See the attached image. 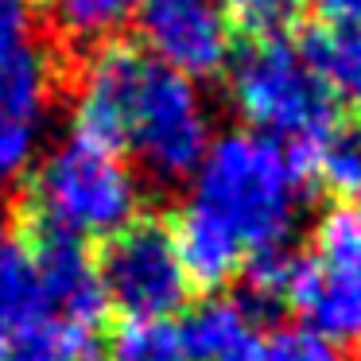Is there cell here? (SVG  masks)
<instances>
[{"instance_id": "6", "label": "cell", "mask_w": 361, "mask_h": 361, "mask_svg": "<svg viewBox=\"0 0 361 361\" xmlns=\"http://www.w3.org/2000/svg\"><path fill=\"white\" fill-rule=\"evenodd\" d=\"M206 152H210V128L195 86L152 55L136 94L128 156L140 164V175L156 190H171L198 175Z\"/></svg>"}, {"instance_id": "18", "label": "cell", "mask_w": 361, "mask_h": 361, "mask_svg": "<svg viewBox=\"0 0 361 361\" xmlns=\"http://www.w3.org/2000/svg\"><path fill=\"white\" fill-rule=\"evenodd\" d=\"M314 16L330 24H361V0H314Z\"/></svg>"}, {"instance_id": "17", "label": "cell", "mask_w": 361, "mask_h": 361, "mask_svg": "<svg viewBox=\"0 0 361 361\" xmlns=\"http://www.w3.org/2000/svg\"><path fill=\"white\" fill-rule=\"evenodd\" d=\"M264 361H350L338 342L314 334L311 326H276L264 334Z\"/></svg>"}, {"instance_id": "16", "label": "cell", "mask_w": 361, "mask_h": 361, "mask_svg": "<svg viewBox=\"0 0 361 361\" xmlns=\"http://www.w3.org/2000/svg\"><path fill=\"white\" fill-rule=\"evenodd\" d=\"M311 0H221L233 39L257 35H288Z\"/></svg>"}, {"instance_id": "11", "label": "cell", "mask_w": 361, "mask_h": 361, "mask_svg": "<svg viewBox=\"0 0 361 361\" xmlns=\"http://www.w3.org/2000/svg\"><path fill=\"white\" fill-rule=\"evenodd\" d=\"M175 334L190 361H226L229 353L249 345L260 334V326L245 311L241 299L218 291V295H202L195 307H187L183 319L175 322Z\"/></svg>"}, {"instance_id": "5", "label": "cell", "mask_w": 361, "mask_h": 361, "mask_svg": "<svg viewBox=\"0 0 361 361\" xmlns=\"http://www.w3.org/2000/svg\"><path fill=\"white\" fill-rule=\"evenodd\" d=\"M291 311L330 342L361 345V202L334 198L299 257Z\"/></svg>"}, {"instance_id": "20", "label": "cell", "mask_w": 361, "mask_h": 361, "mask_svg": "<svg viewBox=\"0 0 361 361\" xmlns=\"http://www.w3.org/2000/svg\"><path fill=\"white\" fill-rule=\"evenodd\" d=\"M12 241V214H8V202L0 198V245Z\"/></svg>"}, {"instance_id": "2", "label": "cell", "mask_w": 361, "mask_h": 361, "mask_svg": "<svg viewBox=\"0 0 361 361\" xmlns=\"http://www.w3.org/2000/svg\"><path fill=\"white\" fill-rule=\"evenodd\" d=\"M226 86L233 109L280 144H322L342 121V109L299 59L291 35L233 39Z\"/></svg>"}, {"instance_id": "8", "label": "cell", "mask_w": 361, "mask_h": 361, "mask_svg": "<svg viewBox=\"0 0 361 361\" xmlns=\"http://www.w3.org/2000/svg\"><path fill=\"white\" fill-rule=\"evenodd\" d=\"M133 32L183 78H214L233 51L221 0H140Z\"/></svg>"}, {"instance_id": "23", "label": "cell", "mask_w": 361, "mask_h": 361, "mask_svg": "<svg viewBox=\"0 0 361 361\" xmlns=\"http://www.w3.org/2000/svg\"><path fill=\"white\" fill-rule=\"evenodd\" d=\"M350 361H361V345H357V353H353V357Z\"/></svg>"}, {"instance_id": "19", "label": "cell", "mask_w": 361, "mask_h": 361, "mask_svg": "<svg viewBox=\"0 0 361 361\" xmlns=\"http://www.w3.org/2000/svg\"><path fill=\"white\" fill-rule=\"evenodd\" d=\"M226 361H264V334H257L249 345H241L237 353H229Z\"/></svg>"}, {"instance_id": "15", "label": "cell", "mask_w": 361, "mask_h": 361, "mask_svg": "<svg viewBox=\"0 0 361 361\" xmlns=\"http://www.w3.org/2000/svg\"><path fill=\"white\" fill-rule=\"evenodd\" d=\"M105 361H190L175 322H121Z\"/></svg>"}, {"instance_id": "1", "label": "cell", "mask_w": 361, "mask_h": 361, "mask_svg": "<svg viewBox=\"0 0 361 361\" xmlns=\"http://www.w3.org/2000/svg\"><path fill=\"white\" fill-rule=\"evenodd\" d=\"M307 187L291 171L288 148L264 133H233L210 144L190 202L218 214L245 249L291 241L295 210Z\"/></svg>"}, {"instance_id": "13", "label": "cell", "mask_w": 361, "mask_h": 361, "mask_svg": "<svg viewBox=\"0 0 361 361\" xmlns=\"http://www.w3.org/2000/svg\"><path fill=\"white\" fill-rule=\"evenodd\" d=\"M314 187L361 202V121H338L314 159Z\"/></svg>"}, {"instance_id": "10", "label": "cell", "mask_w": 361, "mask_h": 361, "mask_svg": "<svg viewBox=\"0 0 361 361\" xmlns=\"http://www.w3.org/2000/svg\"><path fill=\"white\" fill-rule=\"evenodd\" d=\"M288 35L299 59L334 97L342 117L361 121V24H330L319 16H299Z\"/></svg>"}, {"instance_id": "3", "label": "cell", "mask_w": 361, "mask_h": 361, "mask_svg": "<svg viewBox=\"0 0 361 361\" xmlns=\"http://www.w3.org/2000/svg\"><path fill=\"white\" fill-rule=\"evenodd\" d=\"M16 195L71 233L97 241L140 214V183L125 167V156H113L86 140L63 144L55 156L32 167Z\"/></svg>"}, {"instance_id": "7", "label": "cell", "mask_w": 361, "mask_h": 361, "mask_svg": "<svg viewBox=\"0 0 361 361\" xmlns=\"http://www.w3.org/2000/svg\"><path fill=\"white\" fill-rule=\"evenodd\" d=\"M47 102L59 94L27 0H0V179L24 171Z\"/></svg>"}, {"instance_id": "12", "label": "cell", "mask_w": 361, "mask_h": 361, "mask_svg": "<svg viewBox=\"0 0 361 361\" xmlns=\"http://www.w3.org/2000/svg\"><path fill=\"white\" fill-rule=\"evenodd\" d=\"M43 319H51V314H47L39 276H35L27 252L12 237V241L0 245V330L20 334V330L35 326Z\"/></svg>"}, {"instance_id": "14", "label": "cell", "mask_w": 361, "mask_h": 361, "mask_svg": "<svg viewBox=\"0 0 361 361\" xmlns=\"http://www.w3.org/2000/svg\"><path fill=\"white\" fill-rule=\"evenodd\" d=\"M90 345H94V334L74 330L55 319H43L35 326L12 334L4 361H78Z\"/></svg>"}, {"instance_id": "22", "label": "cell", "mask_w": 361, "mask_h": 361, "mask_svg": "<svg viewBox=\"0 0 361 361\" xmlns=\"http://www.w3.org/2000/svg\"><path fill=\"white\" fill-rule=\"evenodd\" d=\"M4 353H8V334L0 330V361H4Z\"/></svg>"}, {"instance_id": "21", "label": "cell", "mask_w": 361, "mask_h": 361, "mask_svg": "<svg viewBox=\"0 0 361 361\" xmlns=\"http://www.w3.org/2000/svg\"><path fill=\"white\" fill-rule=\"evenodd\" d=\"M78 361H105V353H102V350H97V345H90V350H86V353H82V357H78Z\"/></svg>"}, {"instance_id": "4", "label": "cell", "mask_w": 361, "mask_h": 361, "mask_svg": "<svg viewBox=\"0 0 361 361\" xmlns=\"http://www.w3.org/2000/svg\"><path fill=\"white\" fill-rule=\"evenodd\" d=\"M90 252L109 314L121 322H167L187 311L190 280L164 214L140 210L109 237L94 241Z\"/></svg>"}, {"instance_id": "9", "label": "cell", "mask_w": 361, "mask_h": 361, "mask_svg": "<svg viewBox=\"0 0 361 361\" xmlns=\"http://www.w3.org/2000/svg\"><path fill=\"white\" fill-rule=\"evenodd\" d=\"M167 221H171V237H175V249H179L183 272L190 280V291L218 295L221 288H229L241 276L249 249L218 214H210L198 202H187Z\"/></svg>"}]
</instances>
